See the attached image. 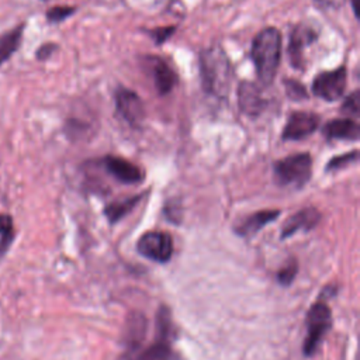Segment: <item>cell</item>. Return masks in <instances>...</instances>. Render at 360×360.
<instances>
[{
  "label": "cell",
  "mask_w": 360,
  "mask_h": 360,
  "mask_svg": "<svg viewBox=\"0 0 360 360\" xmlns=\"http://www.w3.org/2000/svg\"><path fill=\"white\" fill-rule=\"evenodd\" d=\"M136 249L146 259L165 263L173 255V239L167 232L149 231L138 239Z\"/></svg>",
  "instance_id": "cell-7"
},
{
  "label": "cell",
  "mask_w": 360,
  "mask_h": 360,
  "mask_svg": "<svg viewBox=\"0 0 360 360\" xmlns=\"http://www.w3.org/2000/svg\"><path fill=\"white\" fill-rule=\"evenodd\" d=\"M146 59L150 62V75L158 94L166 96L172 93L179 83V76L176 75V72L162 58L148 56Z\"/></svg>",
  "instance_id": "cell-13"
},
{
  "label": "cell",
  "mask_w": 360,
  "mask_h": 360,
  "mask_svg": "<svg viewBox=\"0 0 360 360\" xmlns=\"http://www.w3.org/2000/svg\"><path fill=\"white\" fill-rule=\"evenodd\" d=\"M321 124V115L311 111H292L284 125L283 141H301L312 135Z\"/></svg>",
  "instance_id": "cell-8"
},
{
  "label": "cell",
  "mask_w": 360,
  "mask_h": 360,
  "mask_svg": "<svg viewBox=\"0 0 360 360\" xmlns=\"http://www.w3.org/2000/svg\"><path fill=\"white\" fill-rule=\"evenodd\" d=\"M100 166L121 184H139L145 180V172L132 162L114 155H105L98 159Z\"/></svg>",
  "instance_id": "cell-9"
},
{
  "label": "cell",
  "mask_w": 360,
  "mask_h": 360,
  "mask_svg": "<svg viewBox=\"0 0 360 360\" xmlns=\"http://www.w3.org/2000/svg\"><path fill=\"white\" fill-rule=\"evenodd\" d=\"M13 218L8 214H0V256H3L14 240Z\"/></svg>",
  "instance_id": "cell-19"
},
{
  "label": "cell",
  "mask_w": 360,
  "mask_h": 360,
  "mask_svg": "<svg viewBox=\"0 0 360 360\" xmlns=\"http://www.w3.org/2000/svg\"><path fill=\"white\" fill-rule=\"evenodd\" d=\"M250 59L260 86H271L281 59V32L276 27H266L255 35L250 46Z\"/></svg>",
  "instance_id": "cell-2"
},
{
  "label": "cell",
  "mask_w": 360,
  "mask_h": 360,
  "mask_svg": "<svg viewBox=\"0 0 360 360\" xmlns=\"http://www.w3.org/2000/svg\"><path fill=\"white\" fill-rule=\"evenodd\" d=\"M318 39V32L314 27L300 22L290 31L288 58L292 68L304 69V51Z\"/></svg>",
  "instance_id": "cell-10"
},
{
  "label": "cell",
  "mask_w": 360,
  "mask_h": 360,
  "mask_svg": "<svg viewBox=\"0 0 360 360\" xmlns=\"http://www.w3.org/2000/svg\"><path fill=\"white\" fill-rule=\"evenodd\" d=\"M316 1L319 6L322 7H328V8H340L345 6V3L347 0H314Z\"/></svg>",
  "instance_id": "cell-27"
},
{
  "label": "cell",
  "mask_w": 360,
  "mask_h": 360,
  "mask_svg": "<svg viewBox=\"0 0 360 360\" xmlns=\"http://www.w3.org/2000/svg\"><path fill=\"white\" fill-rule=\"evenodd\" d=\"M56 49H58V45H56L55 42H45V44H42V45L37 49L35 58H37L38 60H46V59H49V58L55 53Z\"/></svg>",
  "instance_id": "cell-26"
},
{
  "label": "cell",
  "mask_w": 360,
  "mask_h": 360,
  "mask_svg": "<svg viewBox=\"0 0 360 360\" xmlns=\"http://www.w3.org/2000/svg\"><path fill=\"white\" fill-rule=\"evenodd\" d=\"M359 160V150L357 149H353L350 152H346L343 155H338V156H333L325 166V172L330 173V172H336V170H340L343 167H347L349 165H353Z\"/></svg>",
  "instance_id": "cell-20"
},
{
  "label": "cell",
  "mask_w": 360,
  "mask_h": 360,
  "mask_svg": "<svg viewBox=\"0 0 360 360\" xmlns=\"http://www.w3.org/2000/svg\"><path fill=\"white\" fill-rule=\"evenodd\" d=\"M24 27H25V24L22 22L20 25H15L13 30L0 35V66L4 62H7L20 48L21 41H22Z\"/></svg>",
  "instance_id": "cell-17"
},
{
  "label": "cell",
  "mask_w": 360,
  "mask_h": 360,
  "mask_svg": "<svg viewBox=\"0 0 360 360\" xmlns=\"http://www.w3.org/2000/svg\"><path fill=\"white\" fill-rule=\"evenodd\" d=\"M44 1H49V0H44Z\"/></svg>",
  "instance_id": "cell-29"
},
{
  "label": "cell",
  "mask_w": 360,
  "mask_h": 360,
  "mask_svg": "<svg viewBox=\"0 0 360 360\" xmlns=\"http://www.w3.org/2000/svg\"><path fill=\"white\" fill-rule=\"evenodd\" d=\"M347 70L346 66H339L332 70H323L312 80V93L321 100L336 101L346 90Z\"/></svg>",
  "instance_id": "cell-5"
},
{
  "label": "cell",
  "mask_w": 360,
  "mask_h": 360,
  "mask_svg": "<svg viewBox=\"0 0 360 360\" xmlns=\"http://www.w3.org/2000/svg\"><path fill=\"white\" fill-rule=\"evenodd\" d=\"M198 69L202 90L215 98H226L233 82V68L219 44H211L200 52Z\"/></svg>",
  "instance_id": "cell-1"
},
{
  "label": "cell",
  "mask_w": 360,
  "mask_h": 360,
  "mask_svg": "<svg viewBox=\"0 0 360 360\" xmlns=\"http://www.w3.org/2000/svg\"><path fill=\"white\" fill-rule=\"evenodd\" d=\"M238 105L240 111L252 118L259 117L269 105L262 87L249 80H240L238 84Z\"/></svg>",
  "instance_id": "cell-11"
},
{
  "label": "cell",
  "mask_w": 360,
  "mask_h": 360,
  "mask_svg": "<svg viewBox=\"0 0 360 360\" xmlns=\"http://www.w3.org/2000/svg\"><path fill=\"white\" fill-rule=\"evenodd\" d=\"M322 136L326 141H349L356 142L360 138V125L353 118H335L328 121L322 129Z\"/></svg>",
  "instance_id": "cell-12"
},
{
  "label": "cell",
  "mask_w": 360,
  "mask_h": 360,
  "mask_svg": "<svg viewBox=\"0 0 360 360\" xmlns=\"http://www.w3.org/2000/svg\"><path fill=\"white\" fill-rule=\"evenodd\" d=\"M340 111L343 114H347L349 118L357 120L360 115V91L359 90H353L343 101Z\"/></svg>",
  "instance_id": "cell-22"
},
{
  "label": "cell",
  "mask_w": 360,
  "mask_h": 360,
  "mask_svg": "<svg viewBox=\"0 0 360 360\" xmlns=\"http://www.w3.org/2000/svg\"><path fill=\"white\" fill-rule=\"evenodd\" d=\"M117 114L132 128H141L145 120V105L142 98L131 89L118 86L114 91Z\"/></svg>",
  "instance_id": "cell-6"
},
{
  "label": "cell",
  "mask_w": 360,
  "mask_h": 360,
  "mask_svg": "<svg viewBox=\"0 0 360 360\" xmlns=\"http://www.w3.org/2000/svg\"><path fill=\"white\" fill-rule=\"evenodd\" d=\"M76 10L77 8L75 6H53L46 10L45 17H46L48 22L58 24V22L65 21L70 15H73L76 13Z\"/></svg>",
  "instance_id": "cell-21"
},
{
  "label": "cell",
  "mask_w": 360,
  "mask_h": 360,
  "mask_svg": "<svg viewBox=\"0 0 360 360\" xmlns=\"http://www.w3.org/2000/svg\"><path fill=\"white\" fill-rule=\"evenodd\" d=\"M350 4H352V10H353V14L356 15V18H359V13H357V7H359V0H350Z\"/></svg>",
  "instance_id": "cell-28"
},
{
  "label": "cell",
  "mask_w": 360,
  "mask_h": 360,
  "mask_svg": "<svg viewBox=\"0 0 360 360\" xmlns=\"http://www.w3.org/2000/svg\"><path fill=\"white\" fill-rule=\"evenodd\" d=\"M332 323V314L326 304H314L307 316V338L302 345V352L305 356H312L323 335L329 330Z\"/></svg>",
  "instance_id": "cell-4"
},
{
  "label": "cell",
  "mask_w": 360,
  "mask_h": 360,
  "mask_svg": "<svg viewBox=\"0 0 360 360\" xmlns=\"http://www.w3.org/2000/svg\"><path fill=\"white\" fill-rule=\"evenodd\" d=\"M273 172L278 186L302 188L312 176V156L308 152L288 155L274 162Z\"/></svg>",
  "instance_id": "cell-3"
},
{
  "label": "cell",
  "mask_w": 360,
  "mask_h": 360,
  "mask_svg": "<svg viewBox=\"0 0 360 360\" xmlns=\"http://www.w3.org/2000/svg\"><path fill=\"white\" fill-rule=\"evenodd\" d=\"M134 360H176V356L169 342L158 340L142 353H139Z\"/></svg>",
  "instance_id": "cell-18"
},
{
  "label": "cell",
  "mask_w": 360,
  "mask_h": 360,
  "mask_svg": "<svg viewBox=\"0 0 360 360\" xmlns=\"http://www.w3.org/2000/svg\"><path fill=\"white\" fill-rule=\"evenodd\" d=\"M280 215V210H262L246 217L235 226V232L239 236H252L259 232L269 222H273Z\"/></svg>",
  "instance_id": "cell-15"
},
{
  "label": "cell",
  "mask_w": 360,
  "mask_h": 360,
  "mask_svg": "<svg viewBox=\"0 0 360 360\" xmlns=\"http://www.w3.org/2000/svg\"><path fill=\"white\" fill-rule=\"evenodd\" d=\"M284 87H285V93L288 96L290 100L294 101H302L308 98V93L307 89L304 87V84L300 80L295 79H284Z\"/></svg>",
  "instance_id": "cell-23"
},
{
  "label": "cell",
  "mask_w": 360,
  "mask_h": 360,
  "mask_svg": "<svg viewBox=\"0 0 360 360\" xmlns=\"http://www.w3.org/2000/svg\"><path fill=\"white\" fill-rule=\"evenodd\" d=\"M321 221V212L315 207H305L291 215L281 228V238L285 239L298 231H311Z\"/></svg>",
  "instance_id": "cell-14"
},
{
  "label": "cell",
  "mask_w": 360,
  "mask_h": 360,
  "mask_svg": "<svg viewBox=\"0 0 360 360\" xmlns=\"http://www.w3.org/2000/svg\"><path fill=\"white\" fill-rule=\"evenodd\" d=\"M145 32L153 39L155 45H162L166 41H169L173 34L176 32V25H167V27H155L152 30H145Z\"/></svg>",
  "instance_id": "cell-24"
},
{
  "label": "cell",
  "mask_w": 360,
  "mask_h": 360,
  "mask_svg": "<svg viewBox=\"0 0 360 360\" xmlns=\"http://www.w3.org/2000/svg\"><path fill=\"white\" fill-rule=\"evenodd\" d=\"M143 195H145V193H139L135 195H129V197L112 201L105 205L104 215L107 217L110 224H115L120 219H122L127 214H129L135 208V205L142 200Z\"/></svg>",
  "instance_id": "cell-16"
},
{
  "label": "cell",
  "mask_w": 360,
  "mask_h": 360,
  "mask_svg": "<svg viewBox=\"0 0 360 360\" xmlns=\"http://www.w3.org/2000/svg\"><path fill=\"white\" fill-rule=\"evenodd\" d=\"M297 269L298 267H297L295 260H290L284 267H281V270L278 271V276H277L280 284H283V285L291 284V281L294 280V277L297 274Z\"/></svg>",
  "instance_id": "cell-25"
}]
</instances>
